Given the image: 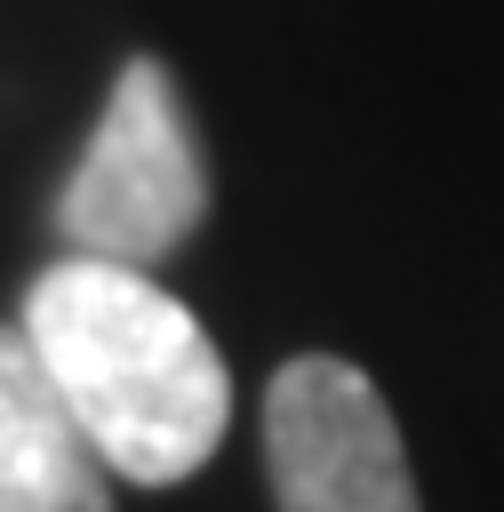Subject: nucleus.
Wrapping results in <instances>:
<instances>
[{"instance_id": "1", "label": "nucleus", "mask_w": 504, "mask_h": 512, "mask_svg": "<svg viewBox=\"0 0 504 512\" xmlns=\"http://www.w3.org/2000/svg\"><path fill=\"white\" fill-rule=\"evenodd\" d=\"M24 344L120 480L176 488L232 424L224 352L152 272L96 256L48 264L24 296Z\"/></svg>"}, {"instance_id": "2", "label": "nucleus", "mask_w": 504, "mask_h": 512, "mask_svg": "<svg viewBox=\"0 0 504 512\" xmlns=\"http://www.w3.org/2000/svg\"><path fill=\"white\" fill-rule=\"evenodd\" d=\"M200 216H208V168L176 104V80L160 56H136L120 64L88 128V152L56 192V232L72 240V256L152 272L200 232Z\"/></svg>"}, {"instance_id": "3", "label": "nucleus", "mask_w": 504, "mask_h": 512, "mask_svg": "<svg viewBox=\"0 0 504 512\" xmlns=\"http://www.w3.org/2000/svg\"><path fill=\"white\" fill-rule=\"evenodd\" d=\"M264 472L280 512H424L376 376L336 352H296L272 368Z\"/></svg>"}, {"instance_id": "4", "label": "nucleus", "mask_w": 504, "mask_h": 512, "mask_svg": "<svg viewBox=\"0 0 504 512\" xmlns=\"http://www.w3.org/2000/svg\"><path fill=\"white\" fill-rule=\"evenodd\" d=\"M0 512H112L104 456L56 400L24 328H0Z\"/></svg>"}]
</instances>
